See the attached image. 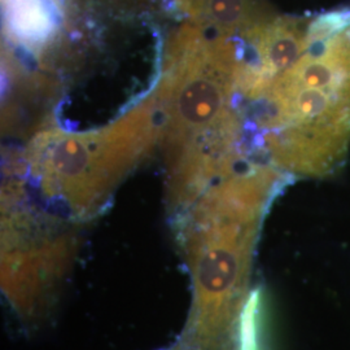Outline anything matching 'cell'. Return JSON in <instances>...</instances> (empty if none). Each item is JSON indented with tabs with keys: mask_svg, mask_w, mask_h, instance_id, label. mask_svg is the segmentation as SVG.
Instances as JSON below:
<instances>
[{
	"mask_svg": "<svg viewBox=\"0 0 350 350\" xmlns=\"http://www.w3.org/2000/svg\"><path fill=\"white\" fill-rule=\"evenodd\" d=\"M1 291L26 325L42 322L56 304L75 260V244L68 235L27 238L4 225Z\"/></svg>",
	"mask_w": 350,
	"mask_h": 350,
	"instance_id": "5b68a950",
	"label": "cell"
},
{
	"mask_svg": "<svg viewBox=\"0 0 350 350\" xmlns=\"http://www.w3.org/2000/svg\"><path fill=\"white\" fill-rule=\"evenodd\" d=\"M239 56V36L208 37L195 26L182 27L172 42L157 94L173 215L235 173L243 133L235 109Z\"/></svg>",
	"mask_w": 350,
	"mask_h": 350,
	"instance_id": "6da1fadb",
	"label": "cell"
},
{
	"mask_svg": "<svg viewBox=\"0 0 350 350\" xmlns=\"http://www.w3.org/2000/svg\"><path fill=\"white\" fill-rule=\"evenodd\" d=\"M160 114L156 92L108 129L88 134L52 130L38 135L29 160L44 200L72 221L100 213L153 144Z\"/></svg>",
	"mask_w": 350,
	"mask_h": 350,
	"instance_id": "277c9868",
	"label": "cell"
},
{
	"mask_svg": "<svg viewBox=\"0 0 350 350\" xmlns=\"http://www.w3.org/2000/svg\"><path fill=\"white\" fill-rule=\"evenodd\" d=\"M260 146L279 172L329 174L350 146V7L310 16L305 46L257 100Z\"/></svg>",
	"mask_w": 350,
	"mask_h": 350,
	"instance_id": "7a4b0ae2",
	"label": "cell"
},
{
	"mask_svg": "<svg viewBox=\"0 0 350 350\" xmlns=\"http://www.w3.org/2000/svg\"><path fill=\"white\" fill-rule=\"evenodd\" d=\"M8 17L13 33L29 43L44 40L53 26L46 0H11Z\"/></svg>",
	"mask_w": 350,
	"mask_h": 350,
	"instance_id": "8992f818",
	"label": "cell"
},
{
	"mask_svg": "<svg viewBox=\"0 0 350 350\" xmlns=\"http://www.w3.org/2000/svg\"><path fill=\"white\" fill-rule=\"evenodd\" d=\"M278 182L271 170L250 166L215 182L175 215L192 304L173 350L224 349L257 219Z\"/></svg>",
	"mask_w": 350,
	"mask_h": 350,
	"instance_id": "3957f363",
	"label": "cell"
}]
</instances>
